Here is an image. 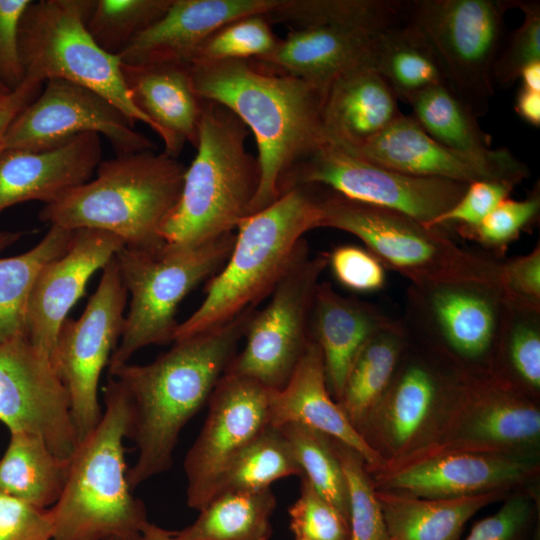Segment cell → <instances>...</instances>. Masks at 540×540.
<instances>
[{
  "mask_svg": "<svg viewBox=\"0 0 540 540\" xmlns=\"http://www.w3.org/2000/svg\"><path fill=\"white\" fill-rule=\"evenodd\" d=\"M248 134L229 109L203 99L197 153L186 168L178 203L161 230L165 246L210 241L233 232L249 215L260 167L246 149Z\"/></svg>",
  "mask_w": 540,
  "mask_h": 540,
  "instance_id": "8992f818",
  "label": "cell"
},
{
  "mask_svg": "<svg viewBox=\"0 0 540 540\" xmlns=\"http://www.w3.org/2000/svg\"><path fill=\"white\" fill-rule=\"evenodd\" d=\"M426 345L428 349L417 354L408 333L392 382L363 432L370 445L376 439L374 448L379 453L385 447L386 461L422 444L443 398L462 371L449 360L441 363L442 354Z\"/></svg>",
  "mask_w": 540,
  "mask_h": 540,
  "instance_id": "ffe728a7",
  "label": "cell"
},
{
  "mask_svg": "<svg viewBox=\"0 0 540 540\" xmlns=\"http://www.w3.org/2000/svg\"><path fill=\"white\" fill-rule=\"evenodd\" d=\"M515 111L526 123L540 126V92L521 87L515 99Z\"/></svg>",
  "mask_w": 540,
  "mask_h": 540,
  "instance_id": "11a10c76",
  "label": "cell"
},
{
  "mask_svg": "<svg viewBox=\"0 0 540 540\" xmlns=\"http://www.w3.org/2000/svg\"><path fill=\"white\" fill-rule=\"evenodd\" d=\"M393 320L374 304L341 295L329 282L318 284L310 334L322 353L327 386L336 401L361 347Z\"/></svg>",
  "mask_w": 540,
  "mask_h": 540,
  "instance_id": "83f0119b",
  "label": "cell"
},
{
  "mask_svg": "<svg viewBox=\"0 0 540 540\" xmlns=\"http://www.w3.org/2000/svg\"><path fill=\"white\" fill-rule=\"evenodd\" d=\"M493 372L533 396L539 392L540 309L508 302Z\"/></svg>",
  "mask_w": 540,
  "mask_h": 540,
  "instance_id": "f35d334b",
  "label": "cell"
},
{
  "mask_svg": "<svg viewBox=\"0 0 540 540\" xmlns=\"http://www.w3.org/2000/svg\"><path fill=\"white\" fill-rule=\"evenodd\" d=\"M189 70L196 94L229 109L255 136L260 184L254 214L279 198V183L294 166L328 143L322 124L327 87L257 60L194 63Z\"/></svg>",
  "mask_w": 540,
  "mask_h": 540,
  "instance_id": "7a4b0ae2",
  "label": "cell"
},
{
  "mask_svg": "<svg viewBox=\"0 0 540 540\" xmlns=\"http://www.w3.org/2000/svg\"><path fill=\"white\" fill-rule=\"evenodd\" d=\"M371 67L387 81L398 100L406 103L432 87L447 85L435 50L409 20L375 36Z\"/></svg>",
  "mask_w": 540,
  "mask_h": 540,
  "instance_id": "1f68e13d",
  "label": "cell"
},
{
  "mask_svg": "<svg viewBox=\"0 0 540 540\" xmlns=\"http://www.w3.org/2000/svg\"><path fill=\"white\" fill-rule=\"evenodd\" d=\"M515 8L523 12V22L500 48L493 70L495 86L512 85L527 64L540 61V3L516 0Z\"/></svg>",
  "mask_w": 540,
  "mask_h": 540,
  "instance_id": "bcb514c9",
  "label": "cell"
},
{
  "mask_svg": "<svg viewBox=\"0 0 540 540\" xmlns=\"http://www.w3.org/2000/svg\"><path fill=\"white\" fill-rule=\"evenodd\" d=\"M328 266L339 283L361 293L376 292L386 284V269L366 248L340 245L328 252Z\"/></svg>",
  "mask_w": 540,
  "mask_h": 540,
  "instance_id": "c3c4849f",
  "label": "cell"
},
{
  "mask_svg": "<svg viewBox=\"0 0 540 540\" xmlns=\"http://www.w3.org/2000/svg\"><path fill=\"white\" fill-rule=\"evenodd\" d=\"M328 252L310 254L306 246L272 290L270 301L256 309L246 327L244 347L226 372L248 377L268 389H281L311 342L310 323Z\"/></svg>",
  "mask_w": 540,
  "mask_h": 540,
  "instance_id": "4fadbf2b",
  "label": "cell"
},
{
  "mask_svg": "<svg viewBox=\"0 0 540 540\" xmlns=\"http://www.w3.org/2000/svg\"><path fill=\"white\" fill-rule=\"evenodd\" d=\"M208 403L204 425L184 460L186 502L198 511L233 459L269 426L268 388L248 377L225 372Z\"/></svg>",
  "mask_w": 540,
  "mask_h": 540,
  "instance_id": "ac0fdd59",
  "label": "cell"
},
{
  "mask_svg": "<svg viewBox=\"0 0 540 540\" xmlns=\"http://www.w3.org/2000/svg\"><path fill=\"white\" fill-rule=\"evenodd\" d=\"M94 0L31 1L19 27L25 80L62 79L105 97L133 123L151 121L134 104L118 55L104 51L86 27Z\"/></svg>",
  "mask_w": 540,
  "mask_h": 540,
  "instance_id": "9c48e42d",
  "label": "cell"
},
{
  "mask_svg": "<svg viewBox=\"0 0 540 540\" xmlns=\"http://www.w3.org/2000/svg\"><path fill=\"white\" fill-rule=\"evenodd\" d=\"M127 300L114 256L103 267L97 289L81 316L67 317L59 329L51 362L68 391L79 441L102 417L99 380L120 340Z\"/></svg>",
  "mask_w": 540,
  "mask_h": 540,
  "instance_id": "9a60e30c",
  "label": "cell"
},
{
  "mask_svg": "<svg viewBox=\"0 0 540 540\" xmlns=\"http://www.w3.org/2000/svg\"><path fill=\"white\" fill-rule=\"evenodd\" d=\"M407 338L403 320L394 319L365 342L349 368L337 402L362 435L392 382Z\"/></svg>",
  "mask_w": 540,
  "mask_h": 540,
  "instance_id": "4dcf8cb0",
  "label": "cell"
},
{
  "mask_svg": "<svg viewBox=\"0 0 540 540\" xmlns=\"http://www.w3.org/2000/svg\"><path fill=\"white\" fill-rule=\"evenodd\" d=\"M511 490L428 499L376 489L389 540H459L464 526L478 511L501 501Z\"/></svg>",
  "mask_w": 540,
  "mask_h": 540,
  "instance_id": "f546056e",
  "label": "cell"
},
{
  "mask_svg": "<svg viewBox=\"0 0 540 540\" xmlns=\"http://www.w3.org/2000/svg\"><path fill=\"white\" fill-rule=\"evenodd\" d=\"M407 5L391 0H279L264 16L270 24H283L290 30L340 26L378 34L400 23Z\"/></svg>",
  "mask_w": 540,
  "mask_h": 540,
  "instance_id": "e575fe53",
  "label": "cell"
},
{
  "mask_svg": "<svg viewBox=\"0 0 540 540\" xmlns=\"http://www.w3.org/2000/svg\"><path fill=\"white\" fill-rule=\"evenodd\" d=\"M255 306L209 330L173 342L154 361L126 363L112 372L127 393L128 439L138 451L128 480L134 489L170 469L179 435L208 401L238 352Z\"/></svg>",
  "mask_w": 540,
  "mask_h": 540,
  "instance_id": "6da1fadb",
  "label": "cell"
},
{
  "mask_svg": "<svg viewBox=\"0 0 540 540\" xmlns=\"http://www.w3.org/2000/svg\"><path fill=\"white\" fill-rule=\"evenodd\" d=\"M269 426L299 423L351 447L364 459L370 474L386 459L351 424L329 392L322 353L311 340L291 377L281 389H268Z\"/></svg>",
  "mask_w": 540,
  "mask_h": 540,
  "instance_id": "d4e9b609",
  "label": "cell"
},
{
  "mask_svg": "<svg viewBox=\"0 0 540 540\" xmlns=\"http://www.w3.org/2000/svg\"><path fill=\"white\" fill-rule=\"evenodd\" d=\"M13 92L10 91L1 81H0V106L6 103Z\"/></svg>",
  "mask_w": 540,
  "mask_h": 540,
  "instance_id": "91938a15",
  "label": "cell"
},
{
  "mask_svg": "<svg viewBox=\"0 0 540 540\" xmlns=\"http://www.w3.org/2000/svg\"><path fill=\"white\" fill-rule=\"evenodd\" d=\"M130 96L151 121L164 143V152L177 158L188 142L196 147L202 103L195 92L189 66L122 64Z\"/></svg>",
  "mask_w": 540,
  "mask_h": 540,
  "instance_id": "484cf974",
  "label": "cell"
},
{
  "mask_svg": "<svg viewBox=\"0 0 540 540\" xmlns=\"http://www.w3.org/2000/svg\"><path fill=\"white\" fill-rule=\"evenodd\" d=\"M72 234L71 230L50 226L31 249L0 258V345L26 337V308L34 281L45 264L67 250Z\"/></svg>",
  "mask_w": 540,
  "mask_h": 540,
  "instance_id": "d590c367",
  "label": "cell"
},
{
  "mask_svg": "<svg viewBox=\"0 0 540 540\" xmlns=\"http://www.w3.org/2000/svg\"><path fill=\"white\" fill-rule=\"evenodd\" d=\"M348 494L350 540H389L382 509L364 459L351 447L331 438Z\"/></svg>",
  "mask_w": 540,
  "mask_h": 540,
  "instance_id": "b9f144b4",
  "label": "cell"
},
{
  "mask_svg": "<svg viewBox=\"0 0 540 540\" xmlns=\"http://www.w3.org/2000/svg\"><path fill=\"white\" fill-rule=\"evenodd\" d=\"M376 35L340 26L293 29L257 61L274 71L328 87L350 70L371 67Z\"/></svg>",
  "mask_w": 540,
  "mask_h": 540,
  "instance_id": "f1b7e54d",
  "label": "cell"
},
{
  "mask_svg": "<svg viewBox=\"0 0 540 540\" xmlns=\"http://www.w3.org/2000/svg\"><path fill=\"white\" fill-rule=\"evenodd\" d=\"M320 220L356 236L385 267L410 284L483 282L499 285L501 261L464 248L441 228L319 186ZM500 286V285H499Z\"/></svg>",
  "mask_w": 540,
  "mask_h": 540,
  "instance_id": "52a82bcc",
  "label": "cell"
},
{
  "mask_svg": "<svg viewBox=\"0 0 540 540\" xmlns=\"http://www.w3.org/2000/svg\"><path fill=\"white\" fill-rule=\"evenodd\" d=\"M53 518L40 509L0 491V540H52Z\"/></svg>",
  "mask_w": 540,
  "mask_h": 540,
  "instance_id": "f907efd6",
  "label": "cell"
},
{
  "mask_svg": "<svg viewBox=\"0 0 540 540\" xmlns=\"http://www.w3.org/2000/svg\"><path fill=\"white\" fill-rule=\"evenodd\" d=\"M106 540H119L117 538H109V539H106Z\"/></svg>",
  "mask_w": 540,
  "mask_h": 540,
  "instance_id": "94428289",
  "label": "cell"
},
{
  "mask_svg": "<svg viewBox=\"0 0 540 540\" xmlns=\"http://www.w3.org/2000/svg\"><path fill=\"white\" fill-rule=\"evenodd\" d=\"M85 133L102 134L118 154L155 150L113 103L81 85L50 79L8 126L3 149L41 151Z\"/></svg>",
  "mask_w": 540,
  "mask_h": 540,
  "instance_id": "2e32d148",
  "label": "cell"
},
{
  "mask_svg": "<svg viewBox=\"0 0 540 540\" xmlns=\"http://www.w3.org/2000/svg\"><path fill=\"white\" fill-rule=\"evenodd\" d=\"M97 426L69 459L62 493L50 508L52 540H136L148 522L128 480L124 440L131 410L126 391L109 377Z\"/></svg>",
  "mask_w": 540,
  "mask_h": 540,
  "instance_id": "3957f363",
  "label": "cell"
},
{
  "mask_svg": "<svg viewBox=\"0 0 540 540\" xmlns=\"http://www.w3.org/2000/svg\"><path fill=\"white\" fill-rule=\"evenodd\" d=\"M31 0H0V81L12 92L25 75L19 53V27Z\"/></svg>",
  "mask_w": 540,
  "mask_h": 540,
  "instance_id": "f5cc1de1",
  "label": "cell"
},
{
  "mask_svg": "<svg viewBox=\"0 0 540 540\" xmlns=\"http://www.w3.org/2000/svg\"><path fill=\"white\" fill-rule=\"evenodd\" d=\"M348 152L404 174L467 184L481 180L519 184L530 174L528 166L506 148L494 149L487 157L452 150L433 139L411 115L403 113L369 142Z\"/></svg>",
  "mask_w": 540,
  "mask_h": 540,
  "instance_id": "44dd1931",
  "label": "cell"
},
{
  "mask_svg": "<svg viewBox=\"0 0 540 540\" xmlns=\"http://www.w3.org/2000/svg\"><path fill=\"white\" fill-rule=\"evenodd\" d=\"M533 520L530 497L507 496L494 514L475 523L465 540H528Z\"/></svg>",
  "mask_w": 540,
  "mask_h": 540,
  "instance_id": "681fc988",
  "label": "cell"
},
{
  "mask_svg": "<svg viewBox=\"0 0 540 540\" xmlns=\"http://www.w3.org/2000/svg\"><path fill=\"white\" fill-rule=\"evenodd\" d=\"M408 104L412 117L436 141L475 157H487L494 151L491 137L481 129L477 117L448 85L432 87Z\"/></svg>",
  "mask_w": 540,
  "mask_h": 540,
  "instance_id": "8d00e7d4",
  "label": "cell"
},
{
  "mask_svg": "<svg viewBox=\"0 0 540 540\" xmlns=\"http://www.w3.org/2000/svg\"><path fill=\"white\" fill-rule=\"evenodd\" d=\"M517 184L508 180H481L468 184L462 197L427 227L453 229L457 234L477 226Z\"/></svg>",
  "mask_w": 540,
  "mask_h": 540,
  "instance_id": "7dc6e473",
  "label": "cell"
},
{
  "mask_svg": "<svg viewBox=\"0 0 540 540\" xmlns=\"http://www.w3.org/2000/svg\"><path fill=\"white\" fill-rule=\"evenodd\" d=\"M534 459L465 451L412 452L371 474L375 489L428 499L511 490L535 478Z\"/></svg>",
  "mask_w": 540,
  "mask_h": 540,
  "instance_id": "d6986e66",
  "label": "cell"
},
{
  "mask_svg": "<svg viewBox=\"0 0 540 540\" xmlns=\"http://www.w3.org/2000/svg\"><path fill=\"white\" fill-rule=\"evenodd\" d=\"M402 112L387 81L364 66L335 78L327 87L322 124L327 141L357 149L385 130Z\"/></svg>",
  "mask_w": 540,
  "mask_h": 540,
  "instance_id": "4316f807",
  "label": "cell"
},
{
  "mask_svg": "<svg viewBox=\"0 0 540 540\" xmlns=\"http://www.w3.org/2000/svg\"><path fill=\"white\" fill-rule=\"evenodd\" d=\"M186 166L163 152L118 154L101 161L95 176L39 213L41 221L67 230L107 231L125 247L155 250L178 203Z\"/></svg>",
  "mask_w": 540,
  "mask_h": 540,
  "instance_id": "5b68a950",
  "label": "cell"
},
{
  "mask_svg": "<svg viewBox=\"0 0 540 540\" xmlns=\"http://www.w3.org/2000/svg\"><path fill=\"white\" fill-rule=\"evenodd\" d=\"M508 302L497 284H409L406 328L463 372H493Z\"/></svg>",
  "mask_w": 540,
  "mask_h": 540,
  "instance_id": "8fae6325",
  "label": "cell"
},
{
  "mask_svg": "<svg viewBox=\"0 0 540 540\" xmlns=\"http://www.w3.org/2000/svg\"><path fill=\"white\" fill-rule=\"evenodd\" d=\"M500 288L508 302L540 309V246L501 261Z\"/></svg>",
  "mask_w": 540,
  "mask_h": 540,
  "instance_id": "816d5d0a",
  "label": "cell"
},
{
  "mask_svg": "<svg viewBox=\"0 0 540 540\" xmlns=\"http://www.w3.org/2000/svg\"><path fill=\"white\" fill-rule=\"evenodd\" d=\"M102 157L100 135L85 133L47 150L0 151V213L26 201L52 203L89 181Z\"/></svg>",
  "mask_w": 540,
  "mask_h": 540,
  "instance_id": "cb8c5ba5",
  "label": "cell"
},
{
  "mask_svg": "<svg viewBox=\"0 0 540 540\" xmlns=\"http://www.w3.org/2000/svg\"><path fill=\"white\" fill-rule=\"evenodd\" d=\"M539 441L540 410L533 395L495 372L462 371L426 438L409 453L465 451L533 459Z\"/></svg>",
  "mask_w": 540,
  "mask_h": 540,
  "instance_id": "30bf717a",
  "label": "cell"
},
{
  "mask_svg": "<svg viewBox=\"0 0 540 540\" xmlns=\"http://www.w3.org/2000/svg\"><path fill=\"white\" fill-rule=\"evenodd\" d=\"M293 475L301 477L302 470L289 442L281 429L268 426L233 459L215 494L227 490H262Z\"/></svg>",
  "mask_w": 540,
  "mask_h": 540,
  "instance_id": "74e56055",
  "label": "cell"
},
{
  "mask_svg": "<svg viewBox=\"0 0 540 540\" xmlns=\"http://www.w3.org/2000/svg\"><path fill=\"white\" fill-rule=\"evenodd\" d=\"M278 42L263 14L243 16L214 31L199 47L191 64L257 60L270 54Z\"/></svg>",
  "mask_w": 540,
  "mask_h": 540,
  "instance_id": "7bdbcfd3",
  "label": "cell"
},
{
  "mask_svg": "<svg viewBox=\"0 0 540 540\" xmlns=\"http://www.w3.org/2000/svg\"><path fill=\"white\" fill-rule=\"evenodd\" d=\"M124 246L116 235L98 229L73 230L67 250L45 264L29 295L26 338L51 359L69 311L84 294L88 280Z\"/></svg>",
  "mask_w": 540,
  "mask_h": 540,
  "instance_id": "7402d4cb",
  "label": "cell"
},
{
  "mask_svg": "<svg viewBox=\"0 0 540 540\" xmlns=\"http://www.w3.org/2000/svg\"><path fill=\"white\" fill-rule=\"evenodd\" d=\"M136 540H179L175 531L164 529L156 524L147 522Z\"/></svg>",
  "mask_w": 540,
  "mask_h": 540,
  "instance_id": "6f0895ef",
  "label": "cell"
},
{
  "mask_svg": "<svg viewBox=\"0 0 540 540\" xmlns=\"http://www.w3.org/2000/svg\"><path fill=\"white\" fill-rule=\"evenodd\" d=\"M319 186L284 192L271 205L244 218L223 267L207 281L205 298L182 323L174 341L221 325L268 297L308 246L304 234L318 228Z\"/></svg>",
  "mask_w": 540,
  "mask_h": 540,
  "instance_id": "277c9868",
  "label": "cell"
},
{
  "mask_svg": "<svg viewBox=\"0 0 540 540\" xmlns=\"http://www.w3.org/2000/svg\"><path fill=\"white\" fill-rule=\"evenodd\" d=\"M235 238L236 233L230 232L192 246L163 245L155 250L123 246L117 252L115 258L130 300L108 373L128 363L146 346L173 343L179 304L223 267Z\"/></svg>",
  "mask_w": 540,
  "mask_h": 540,
  "instance_id": "ba28073f",
  "label": "cell"
},
{
  "mask_svg": "<svg viewBox=\"0 0 540 540\" xmlns=\"http://www.w3.org/2000/svg\"><path fill=\"white\" fill-rule=\"evenodd\" d=\"M276 498L270 488L227 490L215 494L196 520L180 531L179 540H269Z\"/></svg>",
  "mask_w": 540,
  "mask_h": 540,
  "instance_id": "836d02e7",
  "label": "cell"
},
{
  "mask_svg": "<svg viewBox=\"0 0 540 540\" xmlns=\"http://www.w3.org/2000/svg\"><path fill=\"white\" fill-rule=\"evenodd\" d=\"M41 83L25 80L22 86L13 92L10 99L0 106V151L5 132L18 115L42 90Z\"/></svg>",
  "mask_w": 540,
  "mask_h": 540,
  "instance_id": "db71d44e",
  "label": "cell"
},
{
  "mask_svg": "<svg viewBox=\"0 0 540 540\" xmlns=\"http://www.w3.org/2000/svg\"><path fill=\"white\" fill-rule=\"evenodd\" d=\"M279 0H172L166 13L118 55L125 65L190 66L202 43L224 24L266 14Z\"/></svg>",
  "mask_w": 540,
  "mask_h": 540,
  "instance_id": "603a6c76",
  "label": "cell"
},
{
  "mask_svg": "<svg viewBox=\"0 0 540 540\" xmlns=\"http://www.w3.org/2000/svg\"><path fill=\"white\" fill-rule=\"evenodd\" d=\"M23 232L0 231V252L18 241Z\"/></svg>",
  "mask_w": 540,
  "mask_h": 540,
  "instance_id": "680465c9",
  "label": "cell"
},
{
  "mask_svg": "<svg viewBox=\"0 0 540 540\" xmlns=\"http://www.w3.org/2000/svg\"><path fill=\"white\" fill-rule=\"evenodd\" d=\"M303 185L326 187L347 198L405 214L424 225L449 210L468 186L385 168L329 142L281 179L279 195Z\"/></svg>",
  "mask_w": 540,
  "mask_h": 540,
  "instance_id": "5bb4252c",
  "label": "cell"
},
{
  "mask_svg": "<svg viewBox=\"0 0 540 540\" xmlns=\"http://www.w3.org/2000/svg\"><path fill=\"white\" fill-rule=\"evenodd\" d=\"M172 0H94L86 27L106 52L119 55L142 31L158 21Z\"/></svg>",
  "mask_w": 540,
  "mask_h": 540,
  "instance_id": "60d3db41",
  "label": "cell"
},
{
  "mask_svg": "<svg viewBox=\"0 0 540 540\" xmlns=\"http://www.w3.org/2000/svg\"><path fill=\"white\" fill-rule=\"evenodd\" d=\"M0 421L10 432L41 437L62 459L79 443L64 383L25 336L0 345Z\"/></svg>",
  "mask_w": 540,
  "mask_h": 540,
  "instance_id": "e0dca14e",
  "label": "cell"
},
{
  "mask_svg": "<svg viewBox=\"0 0 540 540\" xmlns=\"http://www.w3.org/2000/svg\"><path fill=\"white\" fill-rule=\"evenodd\" d=\"M539 213L540 193L537 187L524 199H504L477 226L458 235L495 255H502L508 245L538 219Z\"/></svg>",
  "mask_w": 540,
  "mask_h": 540,
  "instance_id": "ee69618b",
  "label": "cell"
},
{
  "mask_svg": "<svg viewBox=\"0 0 540 540\" xmlns=\"http://www.w3.org/2000/svg\"><path fill=\"white\" fill-rule=\"evenodd\" d=\"M279 429L292 448L302 476L349 521L346 481L331 438L299 423Z\"/></svg>",
  "mask_w": 540,
  "mask_h": 540,
  "instance_id": "ab89813d",
  "label": "cell"
},
{
  "mask_svg": "<svg viewBox=\"0 0 540 540\" xmlns=\"http://www.w3.org/2000/svg\"><path fill=\"white\" fill-rule=\"evenodd\" d=\"M69 459L55 455L44 440L32 433L10 432L0 458V491L40 509L59 499Z\"/></svg>",
  "mask_w": 540,
  "mask_h": 540,
  "instance_id": "d6a6232c",
  "label": "cell"
},
{
  "mask_svg": "<svg viewBox=\"0 0 540 540\" xmlns=\"http://www.w3.org/2000/svg\"><path fill=\"white\" fill-rule=\"evenodd\" d=\"M519 79H521V87L540 92V61L527 64L521 70Z\"/></svg>",
  "mask_w": 540,
  "mask_h": 540,
  "instance_id": "9f6ffc18",
  "label": "cell"
},
{
  "mask_svg": "<svg viewBox=\"0 0 540 540\" xmlns=\"http://www.w3.org/2000/svg\"><path fill=\"white\" fill-rule=\"evenodd\" d=\"M295 540H350L347 518L301 476L300 494L289 507Z\"/></svg>",
  "mask_w": 540,
  "mask_h": 540,
  "instance_id": "f6af8a7d",
  "label": "cell"
},
{
  "mask_svg": "<svg viewBox=\"0 0 540 540\" xmlns=\"http://www.w3.org/2000/svg\"><path fill=\"white\" fill-rule=\"evenodd\" d=\"M516 0L408 2V20L435 50L447 85L478 118L495 92L493 70L502 45L505 14Z\"/></svg>",
  "mask_w": 540,
  "mask_h": 540,
  "instance_id": "7c38bea8",
  "label": "cell"
}]
</instances>
